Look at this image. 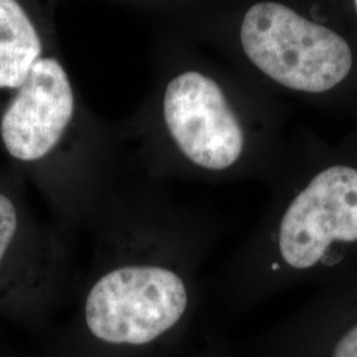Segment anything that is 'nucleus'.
Returning a JSON list of instances; mask_svg holds the SVG:
<instances>
[{
    "mask_svg": "<svg viewBox=\"0 0 357 357\" xmlns=\"http://www.w3.org/2000/svg\"><path fill=\"white\" fill-rule=\"evenodd\" d=\"M240 36L249 60L290 89H332L352 68V52L344 38L278 3L252 6L243 16Z\"/></svg>",
    "mask_w": 357,
    "mask_h": 357,
    "instance_id": "1",
    "label": "nucleus"
},
{
    "mask_svg": "<svg viewBox=\"0 0 357 357\" xmlns=\"http://www.w3.org/2000/svg\"><path fill=\"white\" fill-rule=\"evenodd\" d=\"M187 305L185 284L175 271L126 265L103 274L90 289L85 320L109 344H149L181 319Z\"/></svg>",
    "mask_w": 357,
    "mask_h": 357,
    "instance_id": "2",
    "label": "nucleus"
},
{
    "mask_svg": "<svg viewBox=\"0 0 357 357\" xmlns=\"http://www.w3.org/2000/svg\"><path fill=\"white\" fill-rule=\"evenodd\" d=\"M163 118L178 150L196 166L222 171L243 153L237 115L216 81L200 72H183L167 84Z\"/></svg>",
    "mask_w": 357,
    "mask_h": 357,
    "instance_id": "3",
    "label": "nucleus"
},
{
    "mask_svg": "<svg viewBox=\"0 0 357 357\" xmlns=\"http://www.w3.org/2000/svg\"><path fill=\"white\" fill-rule=\"evenodd\" d=\"M333 241H357V171L351 167L320 172L282 218L281 255L293 268L314 266Z\"/></svg>",
    "mask_w": 357,
    "mask_h": 357,
    "instance_id": "4",
    "label": "nucleus"
},
{
    "mask_svg": "<svg viewBox=\"0 0 357 357\" xmlns=\"http://www.w3.org/2000/svg\"><path fill=\"white\" fill-rule=\"evenodd\" d=\"M75 109V91L64 66L54 57H41L1 118L6 150L20 162L41 160L63 139Z\"/></svg>",
    "mask_w": 357,
    "mask_h": 357,
    "instance_id": "5",
    "label": "nucleus"
},
{
    "mask_svg": "<svg viewBox=\"0 0 357 357\" xmlns=\"http://www.w3.org/2000/svg\"><path fill=\"white\" fill-rule=\"evenodd\" d=\"M41 57L38 28L23 6L0 0V89H19Z\"/></svg>",
    "mask_w": 357,
    "mask_h": 357,
    "instance_id": "6",
    "label": "nucleus"
},
{
    "mask_svg": "<svg viewBox=\"0 0 357 357\" xmlns=\"http://www.w3.org/2000/svg\"><path fill=\"white\" fill-rule=\"evenodd\" d=\"M19 230L17 209L13 200L0 192V268L10 255Z\"/></svg>",
    "mask_w": 357,
    "mask_h": 357,
    "instance_id": "7",
    "label": "nucleus"
},
{
    "mask_svg": "<svg viewBox=\"0 0 357 357\" xmlns=\"http://www.w3.org/2000/svg\"><path fill=\"white\" fill-rule=\"evenodd\" d=\"M332 357H357V326L352 327L337 342Z\"/></svg>",
    "mask_w": 357,
    "mask_h": 357,
    "instance_id": "8",
    "label": "nucleus"
},
{
    "mask_svg": "<svg viewBox=\"0 0 357 357\" xmlns=\"http://www.w3.org/2000/svg\"><path fill=\"white\" fill-rule=\"evenodd\" d=\"M356 10H357V1H356Z\"/></svg>",
    "mask_w": 357,
    "mask_h": 357,
    "instance_id": "9",
    "label": "nucleus"
}]
</instances>
